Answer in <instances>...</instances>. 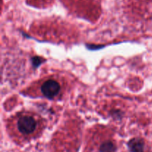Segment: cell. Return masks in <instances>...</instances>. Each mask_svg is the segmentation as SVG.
Returning <instances> with one entry per match:
<instances>
[{"instance_id":"7a4b0ae2","label":"cell","mask_w":152,"mask_h":152,"mask_svg":"<svg viewBox=\"0 0 152 152\" xmlns=\"http://www.w3.org/2000/svg\"><path fill=\"white\" fill-rule=\"evenodd\" d=\"M40 89L43 96L49 99H53L60 93L61 86L57 80L48 79L42 84Z\"/></svg>"},{"instance_id":"5b68a950","label":"cell","mask_w":152,"mask_h":152,"mask_svg":"<svg viewBox=\"0 0 152 152\" xmlns=\"http://www.w3.org/2000/svg\"><path fill=\"white\" fill-rule=\"evenodd\" d=\"M28 1L29 3H31L36 6L45 7V6L51 4L54 0H28Z\"/></svg>"},{"instance_id":"6da1fadb","label":"cell","mask_w":152,"mask_h":152,"mask_svg":"<svg viewBox=\"0 0 152 152\" xmlns=\"http://www.w3.org/2000/svg\"><path fill=\"white\" fill-rule=\"evenodd\" d=\"M16 129L24 136H30L34 134L38 128V121L35 116L23 114L17 117L16 121Z\"/></svg>"},{"instance_id":"3957f363","label":"cell","mask_w":152,"mask_h":152,"mask_svg":"<svg viewBox=\"0 0 152 152\" xmlns=\"http://www.w3.org/2000/svg\"><path fill=\"white\" fill-rule=\"evenodd\" d=\"M128 148L130 152H143L145 143L142 139L135 137L128 142Z\"/></svg>"},{"instance_id":"277c9868","label":"cell","mask_w":152,"mask_h":152,"mask_svg":"<svg viewBox=\"0 0 152 152\" xmlns=\"http://www.w3.org/2000/svg\"><path fill=\"white\" fill-rule=\"evenodd\" d=\"M99 152H116L117 145L112 141H105L99 146Z\"/></svg>"}]
</instances>
